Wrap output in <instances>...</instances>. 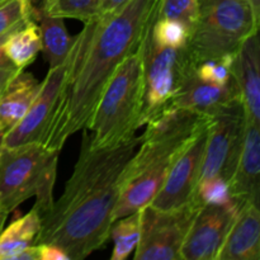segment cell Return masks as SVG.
Wrapping results in <instances>:
<instances>
[{
    "mask_svg": "<svg viewBox=\"0 0 260 260\" xmlns=\"http://www.w3.org/2000/svg\"><path fill=\"white\" fill-rule=\"evenodd\" d=\"M157 5L159 0H128L116 12L84 23L70 50V65L43 146L61 151L69 137L88 128L114 71L145 40Z\"/></svg>",
    "mask_w": 260,
    "mask_h": 260,
    "instance_id": "cell-1",
    "label": "cell"
},
{
    "mask_svg": "<svg viewBox=\"0 0 260 260\" xmlns=\"http://www.w3.org/2000/svg\"><path fill=\"white\" fill-rule=\"evenodd\" d=\"M139 145L135 136L117 146L93 149L84 128L73 174L61 197L41 218L35 244L57 246L69 260H83L103 248L109 240L123 173Z\"/></svg>",
    "mask_w": 260,
    "mask_h": 260,
    "instance_id": "cell-2",
    "label": "cell"
},
{
    "mask_svg": "<svg viewBox=\"0 0 260 260\" xmlns=\"http://www.w3.org/2000/svg\"><path fill=\"white\" fill-rule=\"evenodd\" d=\"M142 43L135 52L124 58L102 93L90 124L86 128L91 132L89 135V145L93 149H106L124 144L134 139L137 129L142 126Z\"/></svg>",
    "mask_w": 260,
    "mask_h": 260,
    "instance_id": "cell-3",
    "label": "cell"
},
{
    "mask_svg": "<svg viewBox=\"0 0 260 260\" xmlns=\"http://www.w3.org/2000/svg\"><path fill=\"white\" fill-rule=\"evenodd\" d=\"M57 150L43 145L3 147L0 154V207L8 213L30 197L41 218L52 208L53 185L57 173Z\"/></svg>",
    "mask_w": 260,
    "mask_h": 260,
    "instance_id": "cell-4",
    "label": "cell"
},
{
    "mask_svg": "<svg viewBox=\"0 0 260 260\" xmlns=\"http://www.w3.org/2000/svg\"><path fill=\"white\" fill-rule=\"evenodd\" d=\"M249 0H200L187 50L196 66L207 60L235 56L241 43L258 33Z\"/></svg>",
    "mask_w": 260,
    "mask_h": 260,
    "instance_id": "cell-5",
    "label": "cell"
},
{
    "mask_svg": "<svg viewBox=\"0 0 260 260\" xmlns=\"http://www.w3.org/2000/svg\"><path fill=\"white\" fill-rule=\"evenodd\" d=\"M192 136L193 134L140 142L139 150L135 151L123 173L113 221L150 205L161 188L173 161Z\"/></svg>",
    "mask_w": 260,
    "mask_h": 260,
    "instance_id": "cell-6",
    "label": "cell"
},
{
    "mask_svg": "<svg viewBox=\"0 0 260 260\" xmlns=\"http://www.w3.org/2000/svg\"><path fill=\"white\" fill-rule=\"evenodd\" d=\"M144 104L141 124L156 116L179 91L188 76L194 73L187 47H161L152 41L150 29L144 43Z\"/></svg>",
    "mask_w": 260,
    "mask_h": 260,
    "instance_id": "cell-7",
    "label": "cell"
},
{
    "mask_svg": "<svg viewBox=\"0 0 260 260\" xmlns=\"http://www.w3.org/2000/svg\"><path fill=\"white\" fill-rule=\"evenodd\" d=\"M201 207L196 198L174 210H157L150 205L142 207L135 260H180L185 235Z\"/></svg>",
    "mask_w": 260,
    "mask_h": 260,
    "instance_id": "cell-8",
    "label": "cell"
},
{
    "mask_svg": "<svg viewBox=\"0 0 260 260\" xmlns=\"http://www.w3.org/2000/svg\"><path fill=\"white\" fill-rule=\"evenodd\" d=\"M245 123L241 98L210 117L200 182L213 177H221L226 182L230 180L243 146Z\"/></svg>",
    "mask_w": 260,
    "mask_h": 260,
    "instance_id": "cell-9",
    "label": "cell"
},
{
    "mask_svg": "<svg viewBox=\"0 0 260 260\" xmlns=\"http://www.w3.org/2000/svg\"><path fill=\"white\" fill-rule=\"evenodd\" d=\"M208 122L193 134L177 155L161 188L152 198L150 206L157 210H174L194 198L200 182Z\"/></svg>",
    "mask_w": 260,
    "mask_h": 260,
    "instance_id": "cell-10",
    "label": "cell"
},
{
    "mask_svg": "<svg viewBox=\"0 0 260 260\" xmlns=\"http://www.w3.org/2000/svg\"><path fill=\"white\" fill-rule=\"evenodd\" d=\"M70 65V52L61 65L50 68L41 81V88L20 122L4 135L3 147H15L25 144L42 145L51 121L55 116L63 81Z\"/></svg>",
    "mask_w": 260,
    "mask_h": 260,
    "instance_id": "cell-11",
    "label": "cell"
},
{
    "mask_svg": "<svg viewBox=\"0 0 260 260\" xmlns=\"http://www.w3.org/2000/svg\"><path fill=\"white\" fill-rule=\"evenodd\" d=\"M239 205H205L196 215L180 250V260H217Z\"/></svg>",
    "mask_w": 260,
    "mask_h": 260,
    "instance_id": "cell-12",
    "label": "cell"
},
{
    "mask_svg": "<svg viewBox=\"0 0 260 260\" xmlns=\"http://www.w3.org/2000/svg\"><path fill=\"white\" fill-rule=\"evenodd\" d=\"M238 98L240 90L235 78L226 85H215L201 80L194 70L168 106L189 109L210 118Z\"/></svg>",
    "mask_w": 260,
    "mask_h": 260,
    "instance_id": "cell-13",
    "label": "cell"
},
{
    "mask_svg": "<svg viewBox=\"0 0 260 260\" xmlns=\"http://www.w3.org/2000/svg\"><path fill=\"white\" fill-rule=\"evenodd\" d=\"M259 172L260 123L246 119L238 164L228 182L231 196L239 205L246 201L259 203Z\"/></svg>",
    "mask_w": 260,
    "mask_h": 260,
    "instance_id": "cell-14",
    "label": "cell"
},
{
    "mask_svg": "<svg viewBox=\"0 0 260 260\" xmlns=\"http://www.w3.org/2000/svg\"><path fill=\"white\" fill-rule=\"evenodd\" d=\"M260 259V210L259 203L243 202L230 226L217 260Z\"/></svg>",
    "mask_w": 260,
    "mask_h": 260,
    "instance_id": "cell-15",
    "label": "cell"
},
{
    "mask_svg": "<svg viewBox=\"0 0 260 260\" xmlns=\"http://www.w3.org/2000/svg\"><path fill=\"white\" fill-rule=\"evenodd\" d=\"M234 75L245 117L260 123V46L258 33L241 43L234 60Z\"/></svg>",
    "mask_w": 260,
    "mask_h": 260,
    "instance_id": "cell-16",
    "label": "cell"
},
{
    "mask_svg": "<svg viewBox=\"0 0 260 260\" xmlns=\"http://www.w3.org/2000/svg\"><path fill=\"white\" fill-rule=\"evenodd\" d=\"M41 81L28 71H19L0 94V131L7 134L24 117L35 101Z\"/></svg>",
    "mask_w": 260,
    "mask_h": 260,
    "instance_id": "cell-17",
    "label": "cell"
},
{
    "mask_svg": "<svg viewBox=\"0 0 260 260\" xmlns=\"http://www.w3.org/2000/svg\"><path fill=\"white\" fill-rule=\"evenodd\" d=\"M208 119V117L189 109L167 106L145 123L146 129L139 136L140 142L192 135Z\"/></svg>",
    "mask_w": 260,
    "mask_h": 260,
    "instance_id": "cell-18",
    "label": "cell"
},
{
    "mask_svg": "<svg viewBox=\"0 0 260 260\" xmlns=\"http://www.w3.org/2000/svg\"><path fill=\"white\" fill-rule=\"evenodd\" d=\"M33 19L38 24L42 40V51L50 68L61 65L68 57L75 36L69 35L63 23V18L52 17L43 12L40 7H35Z\"/></svg>",
    "mask_w": 260,
    "mask_h": 260,
    "instance_id": "cell-19",
    "label": "cell"
},
{
    "mask_svg": "<svg viewBox=\"0 0 260 260\" xmlns=\"http://www.w3.org/2000/svg\"><path fill=\"white\" fill-rule=\"evenodd\" d=\"M41 230V216L36 208L13 221L0 234V260H14L23 250L35 245Z\"/></svg>",
    "mask_w": 260,
    "mask_h": 260,
    "instance_id": "cell-20",
    "label": "cell"
},
{
    "mask_svg": "<svg viewBox=\"0 0 260 260\" xmlns=\"http://www.w3.org/2000/svg\"><path fill=\"white\" fill-rule=\"evenodd\" d=\"M3 50L7 57L19 69L24 70L42 51L41 32L36 20L29 19L19 28L13 30L3 45Z\"/></svg>",
    "mask_w": 260,
    "mask_h": 260,
    "instance_id": "cell-21",
    "label": "cell"
},
{
    "mask_svg": "<svg viewBox=\"0 0 260 260\" xmlns=\"http://www.w3.org/2000/svg\"><path fill=\"white\" fill-rule=\"evenodd\" d=\"M141 235V211L113 221L109 240H113L111 260H124L135 251Z\"/></svg>",
    "mask_w": 260,
    "mask_h": 260,
    "instance_id": "cell-22",
    "label": "cell"
},
{
    "mask_svg": "<svg viewBox=\"0 0 260 260\" xmlns=\"http://www.w3.org/2000/svg\"><path fill=\"white\" fill-rule=\"evenodd\" d=\"M104 0H40L38 7L48 15L71 18L83 23L95 19Z\"/></svg>",
    "mask_w": 260,
    "mask_h": 260,
    "instance_id": "cell-23",
    "label": "cell"
},
{
    "mask_svg": "<svg viewBox=\"0 0 260 260\" xmlns=\"http://www.w3.org/2000/svg\"><path fill=\"white\" fill-rule=\"evenodd\" d=\"M190 29L187 24L174 19L155 17L151 27L150 36L156 45L161 47L184 48L187 47L190 37Z\"/></svg>",
    "mask_w": 260,
    "mask_h": 260,
    "instance_id": "cell-24",
    "label": "cell"
},
{
    "mask_svg": "<svg viewBox=\"0 0 260 260\" xmlns=\"http://www.w3.org/2000/svg\"><path fill=\"white\" fill-rule=\"evenodd\" d=\"M194 198L202 206L239 205L231 196L228 182L221 177L208 178V179L198 182Z\"/></svg>",
    "mask_w": 260,
    "mask_h": 260,
    "instance_id": "cell-25",
    "label": "cell"
},
{
    "mask_svg": "<svg viewBox=\"0 0 260 260\" xmlns=\"http://www.w3.org/2000/svg\"><path fill=\"white\" fill-rule=\"evenodd\" d=\"M234 60L235 56H226L216 60H207L196 66L198 78L215 85H226L230 83L234 75Z\"/></svg>",
    "mask_w": 260,
    "mask_h": 260,
    "instance_id": "cell-26",
    "label": "cell"
},
{
    "mask_svg": "<svg viewBox=\"0 0 260 260\" xmlns=\"http://www.w3.org/2000/svg\"><path fill=\"white\" fill-rule=\"evenodd\" d=\"M200 0H159L156 18L179 20L192 29L198 15Z\"/></svg>",
    "mask_w": 260,
    "mask_h": 260,
    "instance_id": "cell-27",
    "label": "cell"
},
{
    "mask_svg": "<svg viewBox=\"0 0 260 260\" xmlns=\"http://www.w3.org/2000/svg\"><path fill=\"white\" fill-rule=\"evenodd\" d=\"M35 0H7L0 4V35L33 18Z\"/></svg>",
    "mask_w": 260,
    "mask_h": 260,
    "instance_id": "cell-28",
    "label": "cell"
},
{
    "mask_svg": "<svg viewBox=\"0 0 260 260\" xmlns=\"http://www.w3.org/2000/svg\"><path fill=\"white\" fill-rule=\"evenodd\" d=\"M30 19H32V18H30ZM24 23H22V24L17 25V27H14V28H12L10 30H8V32L0 35V94H2V91L4 90L5 86L9 84V81L12 80V79L14 78V76L20 71L19 69H18L17 66H15L14 63H13L12 61L7 57V55L4 53V50H3V45H4V42H5V40L8 38V36H9L13 30L17 29V28H19L20 25L24 24Z\"/></svg>",
    "mask_w": 260,
    "mask_h": 260,
    "instance_id": "cell-29",
    "label": "cell"
},
{
    "mask_svg": "<svg viewBox=\"0 0 260 260\" xmlns=\"http://www.w3.org/2000/svg\"><path fill=\"white\" fill-rule=\"evenodd\" d=\"M40 246V260H69L60 248L51 244H37Z\"/></svg>",
    "mask_w": 260,
    "mask_h": 260,
    "instance_id": "cell-30",
    "label": "cell"
},
{
    "mask_svg": "<svg viewBox=\"0 0 260 260\" xmlns=\"http://www.w3.org/2000/svg\"><path fill=\"white\" fill-rule=\"evenodd\" d=\"M128 0H104L103 4L101 7V12H99V15L106 14V13H112L118 10L119 8L123 7Z\"/></svg>",
    "mask_w": 260,
    "mask_h": 260,
    "instance_id": "cell-31",
    "label": "cell"
},
{
    "mask_svg": "<svg viewBox=\"0 0 260 260\" xmlns=\"http://www.w3.org/2000/svg\"><path fill=\"white\" fill-rule=\"evenodd\" d=\"M251 8H253V12L255 14L256 19L260 20V0H249Z\"/></svg>",
    "mask_w": 260,
    "mask_h": 260,
    "instance_id": "cell-32",
    "label": "cell"
},
{
    "mask_svg": "<svg viewBox=\"0 0 260 260\" xmlns=\"http://www.w3.org/2000/svg\"><path fill=\"white\" fill-rule=\"evenodd\" d=\"M8 216H9V213H8L7 211H5V210H3V208L0 207V234H2L3 229H4L5 221H7Z\"/></svg>",
    "mask_w": 260,
    "mask_h": 260,
    "instance_id": "cell-33",
    "label": "cell"
},
{
    "mask_svg": "<svg viewBox=\"0 0 260 260\" xmlns=\"http://www.w3.org/2000/svg\"><path fill=\"white\" fill-rule=\"evenodd\" d=\"M4 132L0 131V154H2V150H3V140H4Z\"/></svg>",
    "mask_w": 260,
    "mask_h": 260,
    "instance_id": "cell-34",
    "label": "cell"
},
{
    "mask_svg": "<svg viewBox=\"0 0 260 260\" xmlns=\"http://www.w3.org/2000/svg\"><path fill=\"white\" fill-rule=\"evenodd\" d=\"M4 2H7V0H0V4H2V3H4Z\"/></svg>",
    "mask_w": 260,
    "mask_h": 260,
    "instance_id": "cell-35",
    "label": "cell"
}]
</instances>
